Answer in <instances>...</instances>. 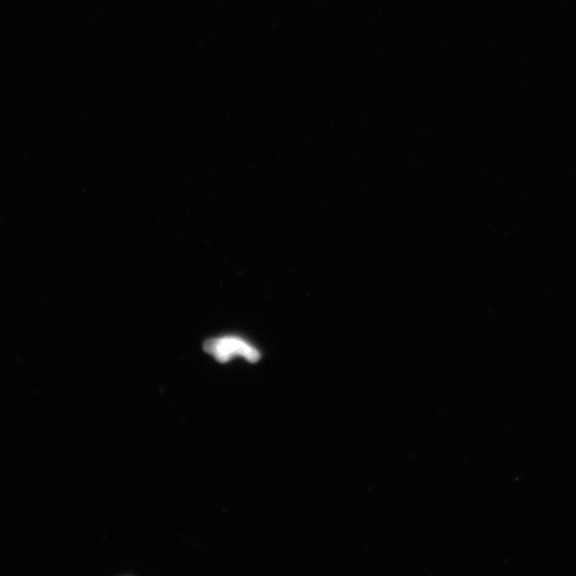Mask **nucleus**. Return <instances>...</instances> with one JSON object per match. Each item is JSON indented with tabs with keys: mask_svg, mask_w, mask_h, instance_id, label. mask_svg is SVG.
<instances>
[{
	"mask_svg": "<svg viewBox=\"0 0 576 576\" xmlns=\"http://www.w3.org/2000/svg\"><path fill=\"white\" fill-rule=\"evenodd\" d=\"M204 349L220 363H227L235 357H243L255 363L261 358L258 349L237 336H223V338L208 340L204 344Z\"/></svg>",
	"mask_w": 576,
	"mask_h": 576,
	"instance_id": "obj_1",
	"label": "nucleus"
}]
</instances>
